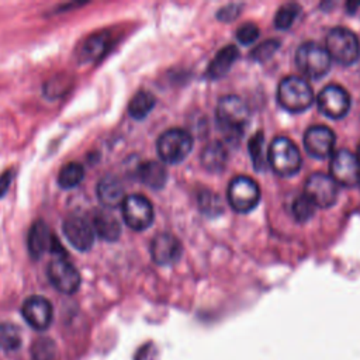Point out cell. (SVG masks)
<instances>
[{"label": "cell", "mask_w": 360, "mask_h": 360, "mask_svg": "<svg viewBox=\"0 0 360 360\" xmlns=\"http://www.w3.org/2000/svg\"><path fill=\"white\" fill-rule=\"evenodd\" d=\"M315 204L305 194L298 195L291 207L292 215L298 222H307L308 219H311L315 214Z\"/></svg>", "instance_id": "29"}, {"label": "cell", "mask_w": 360, "mask_h": 360, "mask_svg": "<svg viewBox=\"0 0 360 360\" xmlns=\"http://www.w3.org/2000/svg\"><path fill=\"white\" fill-rule=\"evenodd\" d=\"M155 107V96L150 91L139 90L128 104V112L135 120L145 118Z\"/></svg>", "instance_id": "23"}, {"label": "cell", "mask_w": 360, "mask_h": 360, "mask_svg": "<svg viewBox=\"0 0 360 360\" xmlns=\"http://www.w3.org/2000/svg\"><path fill=\"white\" fill-rule=\"evenodd\" d=\"M248 149H249V153H250L252 163H253L255 169L257 172L266 170L269 162H267V158H266V153H264V135L260 131L256 132L249 139Z\"/></svg>", "instance_id": "25"}, {"label": "cell", "mask_w": 360, "mask_h": 360, "mask_svg": "<svg viewBox=\"0 0 360 360\" xmlns=\"http://www.w3.org/2000/svg\"><path fill=\"white\" fill-rule=\"evenodd\" d=\"M181 242L167 232L156 235L150 243V256L155 263L162 266L176 263L181 257Z\"/></svg>", "instance_id": "16"}, {"label": "cell", "mask_w": 360, "mask_h": 360, "mask_svg": "<svg viewBox=\"0 0 360 360\" xmlns=\"http://www.w3.org/2000/svg\"><path fill=\"white\" fill-rule=\"evenodd\" d=\"M21 343H22V335L17 325L10 322L0 323V347L1 349L7 352H13L20 349Z\"/></svg>", "instance_id": "24"}, {"label": "cell", "mask_w": 360, "mask_h": 360, "mask_svg": "<svg viewBox=\"0 0 360 360\" xmlns=\"http://www.w3.org/2000/svg\"><path fill=\"white\" fill-rule=\"evenodd\" d=\"M156 149L160 160L170 165L180 163L190 155L193 149V138L184 129L172 128L159 136Z\"/></svg>", "instance_id": "6"}, {"label": "cell", "mask_w": 360, "mask_h": 360, "mask_svg": "<svg viewBox=\"0 0 360 360\" xmlns=\"http://www.w3.org/2000/svg\"><path fill=\"white\" fill-rule=\"evenodd\" d=\"M53 235L45 222L37 221L32 224L28 233V250L32 257L39 259L46 250H51Z\"/></svg>", "instance_id": "18"}, {"label": "cell", "mask_w": 360, "mask_h": 360, "mask_svg": "<svg viewBox=\"0 0 360 360\" xmlns=\"http://www.w3.org/2000/svg\"><path fill=\"white\" fill-rule=\"evenodd\" d=\"M10 181H11V172L3 173V176L0 177V197L7 191Z\"/></svg>", "instance_id": "34"}, {"label": "cell", "mask_w": 360, "mask_h": 360, "mask_svg": "<svg viewBox=\"0 0 360 360\" xmlns=\"http://www.w3.org/2000/svg\"><path fill=\"white\" fill-rule=\"evenodd\" d=\"M360 6V1H357V3H354V1H349L347 4H346V8H347V11L350 13V14H353V13H356V8Z\"/></svg>", "instance_id": "35"}, {"label": "cell", "mask_w": 360, "mask_h": 360, "mask_svg": "<svg viewBox=\"0 0 360 360\" xmlns=\"http://www.w3.org/2000/svg\"><path fill=\"white\" fill-rule=\"evenodd\" d=\"M318 108L325 117L339 120L350 108V96L342 86L328 84L318 94Z\"/></svg>", "instance_id": "12"}, {"label": "cell", "mask_w": 360, "mask_h": 360, "mask_svg": "<svg viewBox=\"0 0 360 360\" xmlns=\"http://www.w3.org/2000/svg\"><path fill=\"white\" fill-rule=\"evenodd\" d=\"M280 42L276 39H267L262 44H259L252 52H250V59L256 62H263L271 58V55L278 49Z\"/></svg>", "instance_id": "31"}, {"label": "cell", "mask_w": 360, "mask_h": 360, "mask_svg": "<svg viewBox=\"0 0 360 360\" xmlns=\"http://www.w3.org/2000/svg\"><path fill=\"white\" fill-rule=\"evenodd\" d=\"M93 229L104 240H117L121 235V225L118 219L108 211H98L93 219Z\"/></svg>", "instance_id": "21"}, {"label": "cell", "mask_w": 360, "mask_h": 360, "mask_svg": "<svg viewBox=\"0 0 360 360\" xmlns=\"http://www.w3.org/2000/svg\"><path fill=\"white\" fill-rule=\"evenodd\" d=\"M21 315L32 329L46 330L53 319V308L45 297L31 295L22 302Z\"/></svg>", "instance_id": "13"}, {"label": "cell", "mask_w": 360, "mask_h": 360, "mask_svg": "<svg viewBox=\"0 0 360 360\" xmlns=\"http://www.w3.org/2000/svg\"><path fill=\"white\" fill-rule=\"evenodd\" d=\"M62 229L66 239L75 249L86 252L93 246L94 229L86 218L79 215H70L63 221Z\"/></svg>", "instance_id": "14"}, {"label": "cell", "mask_w": 360, "mask_h": 360, "mask_svg": "<svg viewBox=\"0 0 360 360\" xmlns=\"http://www.w3.org/2000/svg\"><path fill=\"white\" fill-rule=\"evenodd\" d=\"M226 162H228V150L218 141L208 143L201 152V165L208 172L224 170V167L226 166Z\"/></svg>", "instance_id": "22"}, {"label": "cell", "mask_w": 360, "mask_h": 360, "mask_svg": "<svg viewBox=\"0 0 360 360\" xmlns=\"http://www.w3.org/2000/svg\"><path fill=\"white\" fill-rule=\"evenodd\" d=\"M260 200L257 183L248 176H238L228 186V201L238 212L252 211Z\"/></svg>", "instance_id": "7"}, {"label": "cell", "mask_w": 360, "mask_h": 360, "mask_svg": "<svg viewBox=\"0 0 360 360\" xmlns=\"http://www.w3.org/2000/svg\"><path fill=\"white\" fill-rule=\"evenodd\" d=\"M97 197L104 207L117 208L118 205H122L125 200L124 186L117 177H104L97 186Z\"/></svg>", "instance_id": "17"}, {"label": "cell", "mask_w": 360, "mask_h": 360, "mask_svg": "<svg viewBox=\"0 0 360 360\" xmlns=\"http://www.w3.org/2000/svg\"><path fill=\"white\" fill-rule=\"evenodd\" d=\"M198 205L207 215H219L222 212L221 198L212 191H202L198 195Z\"/></svg>", "instance_id": "30"}, {"label": "cell", "mask_w": 360, "mask_h": 360, "mask_svg": "<svg viewBox=\"0 0 360 360\" xmlns=\"http://www.w3.org/2000/svg\"><path fill=\"white\" fill-rule=\"evenodd\" d=\"M46 273L51 284L63 294H73L80 287V274L66 255L53 256Z\"/></svg>", "instance_id": "8"}, {"label": "cell", "mask_w": 360, "mask_h": 360, "mask_svg": "<svg viewBox=\"0 0 360 360\" xmlns=\"http://www.w3.org/2000/svg\"><path fill=\"white\" fill-rule=\"evenodd\" d=\"M300 11H301V6L297 4V3H285V4H283L277 10V13L274 15V25H276V28H278V30H288L294 24V21L298 17Z\"/></svg>", "instance_id": "28"}, {"label": "cell", "mask_w": 360, "mask_h": 360, "mask_svg": "<svg viewBox=\"0 0 360 360\" xmlns=\"http://www.w3.org/2000/svg\"><path fill=\"white\" fill-rule=\"evenodd\" d=\"M215 117L219 128L225 134L238 136L246 128L250 118V111L248 104L240 97L228 94L219 98Z\"/></svg>", "instance_id": "1"}, {"label": "cell", "mask_w": 360, "mask_h": 360, "mask_svg": "<svg viewBox=\"0 0 360 360\" xmlns=\"http://www.w3.org/2000/svg\"><path fill=\"white\" fill-rule=\"evenodd\" d=\"M242 8H243V6L240 3H229V4H226V6H224L222 8L218 10L217 18L221 20V21H225V22L232 21L240 14Z\"/></svg>", "instance_id": "33"}, {"label": "cell", "mask_w": 360, "mask_h": 360, "mask_svg": "<svg viewBox=\"0 0 360 360\" xmlns=\"http://www.w3.org/2000/svg\"><path fill=\"white\" fill-rule=\"evenodd\" d=\"M330 56L325 46L316 42H305L295 52V63L298 70L309 79H319L330 69Z\"/></svg>", "instance_id": "5"}, {"label": "cell", "mask_w": 360, "mask_h": 360, "mask_svg": "<svg viewBox=\"0 0 360 360\" xmlns=\"http://www.w3.org/2000/svg\"><path fill=\"white\" fill-rule=\"evenodd\" d=\"M277 101L290 112H301L314 101V91L309 83L298 76H287L278 83Z\"/></svg>", "instance_id": "2"}, {"label": "cell", "mask_w": 360, "mask_h": 360, "mask_svg": "<svg viewBox=\"0 0 360 360\" xmlns=\"http://www.w3.org/2000/svg\"><path fill=\"white\" fill-rule=\"evenodd\" d=\"M357 184H359V186H360V179H359V183H357Z\"/></svg>", "instance_id": "37"}, {"label": "cell", "mask_w": 360, "mask_h": 360, "mask_svg": "<svg viewBox=\"0 0 360 360\" xmlns=\"http://www.w3.org/2000/svg\"><path fill=\"white\" fill-rule=\"evenodd\" d=\"M107 37L104 34L90 37L82 46L80 58L84 62H91L93 59H98L107 49Z\"/></svg>", "instance_id": "27"}, {"label": "cell", "mask_w": 360, "mask_h": 360, "mask_svg": "<svg viewBox=\"0 0 360 360\" xmlns=\"http://www.w3.org/2000/svg\"><path fill=\"white\" fill-rule=\"evenodd\" d=\"M238 56H239L238 46L235 45L224 46L217 52V55L210 62L207 68V76L210 79H219L225 76L232 68V65L235 63V60L238 59Z\"/></svg>", "instance_id": "19"}, {"label": "cell", "mask_w": 360, "mask_h": 360, "mask_svg": "<svg viewBox=\"0 0 360 360\" xmlns=\"http://www.w3.org/2000/svg\"><path fill=\"white\" fill-rule=\"evenodd\" d=\"M304 146L308 155L315 159H325L332 155L335 134L325 125H314L305 131Z\"/></svg>", "instance_id": "15"}, {"label": "cell", "mask_w": 360, "mask_h": 360, "mask_svg": "<svg viewBox=\"0 0 360 360\" xmlns=\"http://www.w3.org/2000/svg\"><path fill=\"white\" fill-rule=\"evenodd\" d=\"M138 177L149 188L160 190L166 184L167 170L160 162L148 160V162H143L139 165Z\"/></svg>", "instance_id": "20"}, {"label": "cell", "mask_w": 360, "mask_h": 360, "mask_svg": "<svg viewBox=\"0 0 360 360\" xmlns=\"http://www.w3.org/2000/svg\"><path fill=\"white\" fill-rule=\"evenodd\" d=\"M259 37V28L253 22H245L236 30V39L242 45L253 44Z\"/></svg>", "instance_id": "32"}, {"label": "cell", "mask_w": 360, "mask_h": 360, "mask_svg": "<svg viewBox=\"0 0 360 360\" xmlns=\"http://www.w3.org/2000/svg\"><path fill=\"white\" fill-rule=\"evenodd\" d=\"M304 194L315 204V207L328 208L336 202L338 184L325 173H312L305 181Z\"/></svg>", "instance_id": "11"}, {"label": "cell", "mask_w": 360, "mask_h": 360, "mask_svg": "<svg viewBox=\"0 0 360 360\" xmlns=\"http://www.w3.org/2000/svg\"><path fill=\"white\" fill-rule=\"evenodd\" d=\"M330 177L335 183L345 187H353L360 179V163L347 149H339L330 159Z\"/></svg>", "instance_id": "10"}, {"label": "cell", "mask_w": 360, "mask_h": 360, "mask_svg": "<svg viewBox=\"0 0 360 360\" xmlns=\"http://www.w3.org/2000/svg\"><path fill=\"white\" fill-rule=\"evenodd\" d=\"M330 59L340 65H352L360 56V42L356 34L345 27H336L326 35V46Z\"/></svg>", "instance_id": "4"}, {"label": "cell", "mask_w": 360, "mask_h": 360, "mask_svg": "<svg viewBox=\"0 0 360 360\" xmlns=\"http://www.w3.org/2000/svg\"><path fill=\"white\" fill-rule=\"evenodd\" d=\"M121 208L124 222L134 231H143L153 222V207L143 195H127Z\"/></svg>", "instance_id": "9"}, {"label": "cell", "mask_w": 360, "mask_h": 360, "mask_svg": "<svg viewBox=\"0 0 360 360\" xmlns=\"http://www.w3.org/2000/svg\"><path fill=\"white\" fill-rule=\"evenodd\" d=\"M267 162L278 176L288 177L300 170L301 155L292 141L285 136H277L269 146Z\"/></svg>", "instance_id": "3"}, {"label": "cell", "mask_w": 360, "mask_h": 360, "mask_svg": "<svg viewBox=\"0 0 360 360\" xmlns=\"http://www.w3.org/2000/svg\"><path fill=\"white\" fill-rule=\"evenodd\" d=\"M83 177H84V170L82 165L76 162H70L60 169L58 174V183L62 188H73L77 184H80Z\"/></svg>", "instance_id": "26"}, {"label": "cell", "mask_w": 360, "mask_h": 360, "mask_svg": "<svg viewBox=\"0 0 360 360\" xmlns=\"http://www.w3.org/2000/svg\"><path fill=\"white\" fill-rule=\"evenodd\" d=\"M357 160L360 163V145H359V149H357Z\"/></svg>", "instance_id": "36"}]
</instances>
